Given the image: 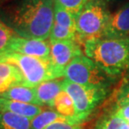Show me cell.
I'll list each match as a JSON object with an SVG mask.
<instances>
[{
	"instance_id": "cell-1",
	"label": "cell",
	"mask_w": 129,
	"mask_h": 129,
	"mask_svg": "<svg viewBox=\"0 0 129 129\" xmlns=\"http://www.w3.org/2000/svg\"><path fill=\"white\" fill-rule=\"evenodd\" d=\"M54 11L55 0H20L9 8L4 23L20 37L48 40Z\"/></svg>"
},
{
	"instance_id": "cell-2",
	"label": "cell",
	"mask_w": 129,
	"mask_h": 129,
	"mask_svg": "<svg viewBox=\"0 0 129 129\" xmlns=\"http://www.w3.org/2000/svg\"><path fill=\"white\" fill-rule=\"evenodd\" d=\"M83 54L114 79L129 71V36L89 39Z\"/></svg>"
},
{
	"instance_id": "cell-3",
	"label": "cell",
	"mask_w": 129,
	"mask_h": 129,
	"mask_svg": "<svg viewBox=\"0 0 129 129\" xmlns=\"http://www.w3.org/2000/svg\"><path fill=\"white\" fill-rule=\"evenodd\" d=\"M0 62L16 66L24 78L25 86L35 87L44 81L64 76L63 72L52 64L50 58H39L9 52L0 56Z\"/></svg>"
},
{
	"instance_id": "cell-4",
	"label": "cell",
	"mask_w": 129,
	"mask_h": 129,
	"mask_svg": "<svg viewBox=\"0 0 129 129\" xmlns=\"http://www.w3.org/2000/svg\"><path fill=\"white\" fill-rule=\"evenodd\" d=\"M111 14L107 4L101 0H89L75 16L77 39L80 43L104 35Z\"/></svg>"
},
{
	"instance_id": "cell-5",
	"label": "cell",
	"mask_w": 129,
	"mask_h": 129,
	"mask_svg": "<svg viewBox=\"0 0 129 129\" xmlns=\"http://www.w3.org/2000/svg\"><path fill=\"white\" fill-rule=\"evenodd\" d=\"M64 78L86 86L110 90L116 79L109 76L86 55L77 56L66 67Z\"/></svg>"
},
{
	"instance_id": "cell-6",
	"label": "cell",
	"mask_w": 129,
	"mask_h": 129,
	"mask_svg": "<svg viewBox=\"0 0 129 129\" xmlns=\"http://www.w3.org/2000/svg\"><path fill=\"white\" fill-rule=\"evenodd\" d=\"M63 90L70 95L76 107L77 120L80 123L86 121L109 94L110 90L100 87L86 86L63 79Z\"/></svg>"
},
{
	"instance_id": "cell-7",
	"label": "cell",
	"mask_w": 129,
	"mask_h": 129,
	"mask_svg": "<svg viewBox=\"0 0 129 129\" xmlns=\"http://www.w3.org/2000/svg\"><path fill=\"white\" fill-rule=\"evenodd\" d=\"M81 55H83V51L77 40L50 42V59L54 66L64 74L66 67L75 58Z\"/></svg>"
},
{
	"instance_id": "cell-8",
	"label": "cell",
	"mask_w": 129,
	"mask_h": 129,
	"mask_svg": "<svg viewBox=\"0 0 129 129\" xmlns=\"http://www.w3.org/2000/svg\"><path fill=\"white\" fill-rule=\"evenodd\" d=\"M9 52L39 58H50V42L47 40L28 39L15 35L9 44L8 53Z\"/></svg>"
},
{
	"instance_id": "cell-9",
	"label": "cell",
	"mask_w": 129,
	"mask_h": 129,
	"mask_svg": "<svg viewBox=\"0 0 129 129\" xmlns=\"http://www.w3.org/2000/svg\"><path fill=\"white\" fill-rule=\"evenodd\" d=\"M103 36L105 37L129 36V2L122 5L117 12L111 15Z\"/></svg>"
},
{
	"instance_id": "cell-10",
	"label": "cell",
	"mask_w": 129,
	"mask_h": 129,
	"mask_svg": "<svg viewBox=\"0 0 129 129\" xmlns=\"http://www.w3.org/2000/svg\"><path fill=\"white\" fill-rule=\"evenodd\" d=\"M36 96L41 107L52 108L55 97L63 91V80L55 79L44 81L35 87Z\"/></svg>"
},
{
	"instance_id": "cell-11",
	"label": "cell",
	"mask_w": 129,
	"mask_h": 129,
	"mask_svg": "<svg viewBox=\"0 0 129 129\" xmlns=\"http://www.w3.org/2000/svg\"><path fill=\"white\" fill-rule=\"evenodd\" d=\"M42 107L38 105L19 102L0 97V112H12L31 120L42 112Z\"/></svg>"
},
{
	"instance_id": "cell-12",
	"label": "cell",
	"mask_w": 129,
	"mask_h": 129,
	"mask_svg": "<svg viewBox=\"0 0 129 129\" xmlns=\"http://www.w3.org/2000/svg\"><path fill=\"white\" fill-rule=\"evenodd\" d=\"M19 85L24 86V78L19 70L12 64L0 62V95Z\"/></svg>"
},
{
	"instance_id": "cell-13",
	"label": "cell",
	"mask_w": 129,
	"mask_h": 129,
	"mask_svg": "<svg viewBox=\"0 0 129 129\" xmlns=\"http://www.w3.org/2000/svg\"><path fill=\"white\" fill-rule=\"evenodd\" d=\"M0 97L16 101V102H19L40 106V102L38 101L37 96H36L35 87H29L25 86H21V85L15 86L0 95Z\"/></svg>"
},
{
	"instance_id": "cell-14",
	"label": "cell",
	"mask_w": 129,
	"mask_h": 129,
	"mask_svg": "<svg viewBox=\"0 0 129 129\" xmlns=\"http://www.w3.org/2000/svg\"><path fill=\"white\" fill-rule=\"evenodd\" d=\"M52 108L60 115L73 121L74 122L81 124L77 120L76 107H75L73 100L64 90L55 97Z\"/></svg>"
},
{
	"instance_id": "cell-15",
	"label": "cell",
	"mask_w": 129,
	"mask_h": 129,
	"mask_svg": "<svg viewBox=\"0 0 129 129\" xmlns=\"http://www.w3.org/2000/svg\"><path fill=\"white\" fill-rule=\"evenodd\" d=\"M127 123L117 115L112 107L98 118L91 129H127Z\"/></svg>"
},
{
	"instance_id": "cell-16",
	"label": "cell",
	"mask_w": 129,
	"mask_h": 129,
	"mask_svg": "<svg viewBox=\"0 0 129 129\" xmlns=\"http://www.w3.org/2000/svg\"><path fill=\"white\" fill-rule=\"evenodd\" d=\"M56 122H69L76 123L73 121L60 115L53 108H49L42 110V112L31 119L30 129H44L48 125Z\"/></svg>"
},
{
	"instance_id": "cell-17",
	"label": "cell",
	"mask_w": 129,
	"mask_h": 129,
	"mask_svg": "<svg viewBox=\"0 0 129 129\" xmlns=\"http://www.w3.org/2000/svg\"><path fill=\"white\" fill-rule=\"evenodd\" d=\"M31 120L12 112H0V129H30Z\"/></svg>"
},
{
	"instance_id": "cell-18",
	"label": "cell",
	"mask_w": 129,
	"mask_h": 129,
	"mask_svg": "<svg viewBox=\"0 0 129 129\" xmlns=\"http://www.w3.org/2000/svg\"><path fill=\"white\" fill-rule=\"evenodd\" d=\"M54 23L67 29L75 30L76 32L75 16L55 3V11H54Z\"/></svg>"
},
{
	"instance_id": "cell-19",
	"label": "cell",
	"mask_w": 129,
	"mask_h": 129,
	"mask_svg": "<svg viewBox=\"0 0 129 129\" xmlns=\"http://www.w3.org/2000/svg\"><path fill=\"white\" fill-rule=\"evenodd\" d=\"M77 40V34L75 30L67 29L58 25L54 23L52 29L50 34L49 40L50 42H55V41H62V40Z\"/></svg>"
},
{
	"instance_id": "cell-20",
	"label": "cell",
	"mask_w": 129,
	"mask_h": 129,
	"mask_svg": "<svg viewBox=\"0 0 129 129\" xmlns=\"http://www.w3.org/2000/svg\"><path fill=\"white\" fill-rule=\"evenodd\" d=\"M17 35L11 28L0 20V56L8 53L12 39Z\"/></svg>"
},
{
	"instance_id": "cell-21",
	"label": "cell",
	"mask_w": 129,
	"mask_h": 129,
	"mask_svg": "<svg viewBox=\"0 0 129 129\" xmlns=\"http://www.w3.org/2000/svg\"><path fill=\"white\" fill-rule=\"evenodd\" d=\"M89 0H55V3L76 16Z\"/></svg>"
},
{
	"instance_id": "cell-22",
	"label": "cell",
	"mask_w": 129,
	"mask_h": 129,
	"mask_svg": "<svg viewBox=\"0 0 129 129\" xmlns=\"http://www.w3.org/2000/svg\"><path fill=\"white\" fill-rule=\"evenodd\" d=\"M129 103V81H125L117 91L116 104H127Z\"/></svg>"
},
{
	"instance_id": "cell-23",
	"label": "cell",
	"mask_w": 129,
	"mask_h": 129,
	"mask_svg": "<svg viewBox=\"0 0 129 129\" xmlns=\"http://www.w3.org/2000/svg\"><path fill=\"white\" fill-rule=\"evenodd\" d=\"M44 129H82L81 124L69 122H56L48 125Z\"/></svg>"
},
{
	"instance_id": "cell-24",
	"label": "cell",
	"mask_w": 129,
	"mask_h": 129,
	"mask_svg": "<svg viewBox=\"0 0 129 129\" xmlns=\"http://www.w3.org/2000/svg\"><path fill=\"white\" fill-rule=\"evenodd\" d=\"M113 107L117 115L127 123H129V103L127 104H116L115 103Z\"/></svg>"
},
{
	"instance_id": "cell-25",
	"label": "cell",
	"mask_w": 129,
	"mask_h": 129,
	"mask_svg": "<svg viewBox=\"0 0 129 129\" xmlns=\"http://www.w3.org/2000/svg\"><path fill=\"white\" fill-rule=\"evenodd\" d=\"M101 1L104 2L105 4H111V3H115V2H117L119 1V0H101Z\"/></svg>"
}]
</instances>
